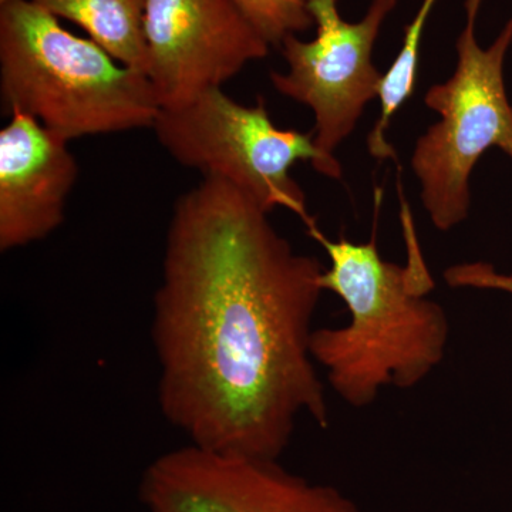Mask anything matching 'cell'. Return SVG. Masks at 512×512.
Here are the masks:
<instances>
[{
	"mask_svg": "<svg viewBox=\"0 0 512 512\" xmlns=\"http://www.w3.org/2000/svg\"><path fill=\"white\" fill-rule=\"evenodd\" d=\"M268 215L218 178L178 198L151 333L168 423L194 446L279 460L302 417L329 426L311 349L325 269Z\"/></svg>",
	"mask_w": 512,
	"mask_h": 512,
	"instance_id": "6da1fadb",
	"label": "cell"
},
{
	"mask_svg": "<svg viewBox=\"0 0 512 512\" xmlns=\"http://www.w3.org/2000/svg\"><path fill=\"white\" fill-rule=\"evenodd\" d=\"M406 221L407 266L383 259L375 238L332 241L316 224L308 228L330 259L323 291L336 293L349 312L348 325L313 330V360L325 367L333 392L356 409L370 406L386 387L412 389L446 355L450 323L443 306L426 298L434 281Z\"/></svg>",
	"mask_w": 512,
	"mask_h": 512,
	"instance_id": "7a4b0ae2",
	"label": "cell"
},
{
	"mask_svg": "<svg viewBox=\"0 0 512 512\" xmlns=\"http://www.w3.org/2000/svg\"><path fill=\"white\" fill-rule=\"evenodd\" d=\"M0 94L57 136L153 128L161 107L146 74L74 36L35 0L0 3Z\"/></svg>",
	"mask_w": 512,
	"mask_h": 512,
	"instance_id": "3957f363",
	"label": "cell"
},
{
	"mask_svg": "<svg viewBox=\"0 0 512 512\" xmlns=\"http://www.w3.org/2000/svg\"><path fill=\"white\" fill-rule=\"evenodd\" d=\"M481 2L466 0L467 20L456 43V70L424 96V103L440 120L419 137L412 156L424 210L443 232L467 220L470 175L485 151L501 148L512 160V106L504 83L512 20L493 45L483 49L476 36Z\"/></svg>",
	"mask_w": 512,
	"mask_h": 512,
	"instance_id": "277c9868",
	"label": "cell"
},
{
	"mask_svg": "<svg viewBox=\"0 0 512 512\" xmlns=\"http://www.w3.org/2000/svg\"><path fill=\"white\" fill-rule=\"evenodd\" d=\"M153 130L178 164L234 185L268 214L285 208L306 227L315 224L291 168L309 161L325 174L322 154L312 133L276 126L264 100L244 106L211 89L178 109H161Z\"/></svg>",
	"mask_w": 512,
	"mask_h": 512,
	"instance_id": "5b68a950",
	"label": "cell"
},
{
	"mask_svg": "<svg viewBox=\"0 0 512 512\" xmlns=\"http://www.w3.org/2000/svg\"><path fill=\"white\" fill-rule=\"evenodd\" d=\"M397 0H372L365 18H342L338 0H311L315 39L288 36L282 53L289 70L271 73L276 92L313 111V140L323 157L326 177L342 178L336 148L353 133L383 74L373 64V47Z\"/></svg>",
	"mask_w": 512,
	"mask_h": 512,
	"instance_id": "8992f818",
	"label": "cell"
},
{
	"mask_svg": "<svg viewBox=\"0 0 512 512\" xmlns=\"http://www.w3.org/2000/svg\"><path fill=\"white\" fill-rule=\"evenodd\" d=\"M138 494L147 512H363L338 488L296 476L279 460L190 443L157 457Z\"/></svg>",
	"mask_w": 512,
	"mask_h": 512,
	"instance_id": "52a82bcc",
	"label": "cell"
},
{
	"mask_svg": "<svg viewBox=\"0 0 512 512\" xmlns=\"http://www.w3.org/2000/svg\"><path fill=\"white\" fill-rule=\"evenodd\" d=\"M147 77L161 109L222 89L268 42L232 0H146Z\"/></svg>",
	"mask_w": 512,
	"mask_h": 512,
	"instance_id": "ba28073f",
	"label": "cell"
},
{
	"mask_svg": "<svg viewBox=\"0 0 512 512\" xmlns=\"http://www.w3.org/2000/svg\"><path fill=\"white\" fill-rule=\"evenodd\" d=\"M77 178L66 138L28 114H10L0 131V249L26 247L55 232Z\"/></svg>",
	"mask_w": 512,
	"mask_h": 512,
	"instance_id": "9c48e42d",
	"label": "cell"
},
{
	"mask_svg": "<svg viewBox=\"0 0 512 512\" xmlns=\"http://www.w3.org/2000/svg\"><path fill=\"white\" fill-rule=\"evenodd\" d=\"M89 33L114 60L147 76L146 0H35Z\"/></svg>",
	"mask_w": 512,
	"mask_h": 512,
	"instance_id": "30bf717a",
	"label": "cell"
},
{
	"mask_svg": "<svg viewBox=\"0 0 512 512\" xmlns=\"http://www.w3.org/2000/svg\"><path fill=\"white\" fill-rule=\"evenodd\" d=\"M437 0H423L419 12L404 30V40L399 55L386 73H383L377 97L380 100V117L367 136V150L379 161H397L394 148L387 143L386 131L394 114L414 92L419 72L420 46L424 26Z\"/></svg>",
	"mask_w": 512,
	"mask_h": 512,
	"instance_id": "8fae6325",
	"label": "cell"
},
{
	"mask_svg": "<svg viewBox=\"0 0 512 512\" xmlns=\"http://www.w3.org/2000/svg\"><path fill=\"white\" fill-rule=\"evenodd\" d=\"M269 46H281L288 36H298L315 25L311 0H232Z\"/></svg>",
	"mask_w": 512,
	"mask_h": 512,
	"instance_id": "7c38bea8",
	"label": "cell"
},
{
	"mask_svg": "<svg viewBox=\"0 0 512 512\" xmlns=\"http://www.w3.org/2000/svg\"><path fill=\"white\" fill-rule=\"evenodd\" d=\"M444 281L450 288L483 289L512 295V274H501L488 262H463L444 271Z\"/></svg>",
	"mask_w": 512,
	"mask_h": 512,
	"instance_id": "4fadbf2b",
	"label": "cell"
},
{
	"mask_svg": "<svg viewBox=\"0 0 512 512\" xmlns=\"http://www.w3.org/2000/svg\"><path fill=\"white\" fill-rule=\"evenodd\" d=\"M8 2V0H0V3Z\"/></svg>",
	"mask_w": 512,
	"mask_h": 512,
	"instance_id": "5bb4252c",
	"label": "cell"
}]
</instances>
